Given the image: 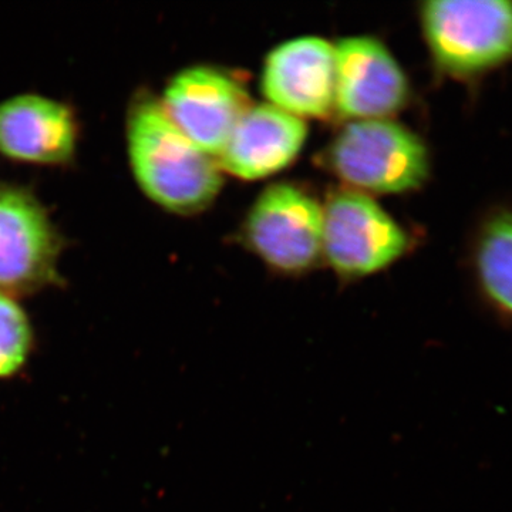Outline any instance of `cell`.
<instances>
[{"instance_id": "cell-6", "label": "cell", "mask_w": 512, "mask_h": 512, "mask_svg": "<svg viewBox=\"0 0 512 512\" xmlns=\"http://www.w3.org/2000/svg\"><path fill=\"white\" fill-rule=\"evenodd\" d=\"M245 231L269 265L284 272L305 271L323 252V208L295 185H271L249 212Z\"/></svg>"}, {"instance_id": "cell-1", "label": "cell", "mask_w": 512, "mask_h": 512, "mask_svg": "<svg viewBox=\"0 0 512 512\" xmlns=\"http://www.w3.org/2000/svg\"><path fill=\"white\" fill-rule=\"evenodd\" d=\"M126 140L138 187L164 210L195 214L220 192V165L181 133L151 94H140L130 104Z\"/></svg>"}, {"instance_id": "cell-2", "label": "cell", "mask_w": 512, "mask_h": 512, "mask_svg": "<svg viewBox=\"0 0 512 512\" xmlns=\"http://www.w3.org/2000/svg\"><path fill=\"white\" fill-rule=\"evenodd\" d=\"M421 26L437 69L453 79L470 82L512 63L510 0H430Z\"/></svg>"}, {"instance_id": "cell-5", "label": "cell", "mask_w": 512, "mask_h": 512, "mask_svg": "<svg viewBox=\"0 0 512 512\" xmlns=\"http://www.w3.org/2000/svg\"><path fill=\"white\" fill-rule=\"evenodd\" d=\"M63 239L42 202L0 185V291L30 293L59 278Z\"/></svg>"}, {"instance_id": "cell-8", "label": "cell", "mask_w": 512, "mask_h": 512, "mask_svg": "<svg viewBox=\"0 0 512 512\" xmlns=\"http://www.w3.org/2000/svg\"><path fill=\"white\" fill-rule=\"evenodd\" d=\"M335 107L357 120L384 119L406 104L409 84L394 57L373 37H346L335 46Z\"/></svg>"}, {"instance_id": "cell-7", "label": "cell", "mask_w": 512, "mask_h": 512, "mask_svg": "<svg viewBox=\"0 0 512 512\" xmlns=\"http://www.w3.org/2000/svg\"><path fill=\"white\" fill-rule=\"evenodd\" d=\"M160 101L181 133L211 157L220 156L232 130L251 107L242 84L210 66L188 67L175 74Z\"/></svg>"}, {"instance_id": "cell-4", "label": "cell", "mask_w": 512, "mask_h": 512, "mask_svg": "<svg viewBox=\"0 0 512 512\" xmlns=\"http://www.w3.org/2000/svg\"><path fill=\"white\" fill-rule=\"evenodd\" d=\"M407 248L406 232L372 197L353 190L330 195L323 208V252L338 274H375Z\"/></svg>"}, {"instance_id": "cell-12", "label": "cell", "mask_w": 512, "mask_h": 512, "mask_svg": "<svg viewBox=\"0 0 512 512\" xmlns=\"http://www.w3.org/2000/svg\"><path fill=\"white\" fill-rule=\"evenodd\" d=\"M473 271L485 305L512 325V210L498 208L481 222Z\"/></svg>"}, {"instance_id": "cell-13", "label": "cell", "mask_w": 512, "mask_h": 512, "mask_svg": "<svg viewBox=\"0 0 512 512\" xmlns=\"http://www.w3.org/2000/svg\"><path fill=\"white\" fill-rule=\"evenodd\" d=\"M29 320L8 293L0 291V377L13 375L30 350Z\"/></svg>"}, {"instance_id": "cell-11", "label": "cell", "mask_w": 512, "mask_h": 512, "mask_svg": "<svg viewBox=\"0 0 512 512\" xmlns=\"http://www.w3.org/2000/svg\"><path fill=\"white\" fill-rule=\"evenodd\" d=\"M308 136L305 121L272 104L251 106L218 156L221 170L259 180L282 170L298 156Z\"/></svg>"}, {"instance_id": "cell-10", "label": "cell", "mask_w": 512, "mask_h": 512, "mask_svg": "<svg viewBox=\"0 0 512 512\" xmlns=\"http://www.w3.org/2000/svg\"><path fill=\"white\" fill-rule=\"evenodd\" d=\"M79 123L72 107L42 94L0 101V153L12 160L62 165L73 160Z\"/></svg>"}, {"instance_id": "cell-9", "label": "cell", "mask_w": 512, "mask_h": 512, "mask_svg": "<svg viewBox=\"0 0 512 512\" xmlns=\"http://www.w3.org/2000/svg\"><path fill=\"white\" fill-rule=\"evenodd\" d=\"M262 92L299 119L328 116L335 107V47L316 36L276 47L265 62Z\"/></svg>"}, {"instance_id": "cell-3", "label": "cell", "mask_w": 512, "mask_h": 512, "mask_svg": "<svg viewBox=\"0 0 512 512\" xmlns=\"http://www.w3.org/2000/svg\"><path fill=\"white\" fill-rule=\"evenodd\" d=\"M330 163L355 187L386 194L416 190L430 171L429 151L420 137L386 119L348 124L333 141Z\"/></svg>"}]
</instances>
